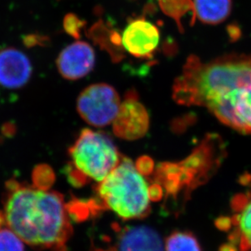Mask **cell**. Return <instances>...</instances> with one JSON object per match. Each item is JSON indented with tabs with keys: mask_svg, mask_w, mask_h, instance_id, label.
<instances>
[{
	"mask_svg": "<svg viewBox=\"0 0 251 251\" xmlns=\"http://www.w3.org/2000/svg\"><path fill=\"white\" fill-rule=\"evenodd\" d=\"M122 46L130 55L139 59H150L159 43L156 25L144 17L129 21L122 33Z\"/></svg>",
	"mask_w": 251,
	"mask_h": 251,
	"instance_id": "cell-9",
	"label": "cell"
},
{
	"mask_svg": "<svg viewBox=\"0 0 251 251\" xmlns=\"http://www.w3.org/2000/svg\"><path fill=\"white\" fill-rule=\"evenodd\" d=\"M95 251H116V250L114 249V248H112V249L110 250L97 249L95 250Z\"/></svg>",
	"mask_w": 251,
	"mask_h": 251,
	"instance_id": "cell-20",
	"label": "cell"
},
{
	"mask_svg": "<svg viewBox=\"0 0 251 251\" xmlns=\"http://www.w3.org/2000/svg\"><path fill=\"white\" fill-rule=\"evenodd\" d=\"M121 105V98L113 86L97 83L81 91L77 98L76 109L86 123L102 128L113 123Z\"/></svg>",
	"mask_w": 251,
	"mask_h": 251,
	"instance_id": "cell-6",
	"label": "cell"
},
{
	"mask_svg": "<svg viewBox=\"0 0 251 251\" xmlns=\"http://www.w3.org/2000/svg\"><path fill=\"white\" fill-rule=\"evenodd\" d=\"M5 225H6V222H5L4 215L3 212L0 211V228Z\"/></svg>",
	"mask_w": 251,
	"mask_h": 251,
	"instance_id": "cell-19",
	"label": "cell"
},
{
	"mask_svg": "<svg viewBox=\"0 0 251 251\" xmlns=\"http://www.w3.org/2000/svg\"><path fill=\"white\" fill-rule=\"evenodd\" d=\"M56 64L64 78L69 81L83 78L95 68V50L89 43L77 41L59 53Z\"/></svg>",
	"mask_w": 251,
	"mask_h": 251,
	"instance_id": "cell-10",
	"label": "cell"
},
{
	"mask_svg": "<svg viewBox=\"0 0 251 251\" xmlns=\"http://www.w3.org/2000/svg\"><path fill=\"white\" fill-rule=\"evenodd\" d=\"M32 65L27 55L14 48L0 50V85L15 90L28 83Z\"/></svg>",
	"mask_w": 251,
	"mask_h": 251,
	"instance_id": "cell-11",
	"label": "cell"
},
{
	"mask_svg": "<svg viewBox=\"0 0 251 251\" xmlns=\"http://www.w3.org/2000/svg\"><path fill=\"white\" fill-rule=\"evenodd\" d=\"M98 207L109 209L125 221L144 218L151 212V185L136 164L122 156L120 164L99 183Z\"/></svg>",
	"mask_w": 251,
	"mask_h": 251,
	"instance_id": "cell-4",
	"label": "cell"
},
{
	"mask_svg": "<svg viewBox=\"0 0 251 251\" xmlns=\"http://www.w3.org/2000/svg\"><path fill=\"white\" fill-rule=\"evenodd\" d=\"M116 251H165L159 233L147 226L117 228Z\"/></svg>",
	"mask_w": 251,
	"mask_h": 251,
	"instance_id": "cell-12",
	"label": "cell"
},
{
	"mask_svg": "<svg viewBox=\"0 0 251 251\" xmlns=\"http://www.w3.org/2000/svg\"><path fill=\"white\" fill-rule=\"evenodd\" d=\"M149 126L147 110L140 102L135 90H128L112 123L114 134L121 139L133 141L142 138Z\"/></svg>",
	"mask_w": 251,
	"mask_h": 251,
	"instance_id": "cell-8",
	"label": "cell"
},
{
	"mask_svg": "<svg viewBox=\"0 0 251 251\" xmlns=\"http://www.w3.org/2000/svg\"><path fill=\"white\" fill-rule=\"evenodd\" d=\"M24 243L10 227L0 228V251H25Z\"/></svg>",
	"mask_w": 251,
	"mask_h": 251,
	"instance_id": "cell-16",
	"label": "cell"
},
{
	"mask_svg": "<svg viewBox=\"0 0 251 251\" xmlns=\"http://www.w3.org/2000/svg\"><path fill=\"white\" fill-rule=\"evenodd\" d=\"M225 155L221 137L209 134L181 161L164 162L154 168L153 183L161 188L167 208L181 211L191 194L217 172Z\"/></svg>",
	"mask_w": 251,
	"mask_h": 251,
	"instance_id": "cell-3",
	"label": "cell"
},
{
	"mask_svg": "<svg viewBox=\"0 0 251 251\" xmlns=\"http://www.w3.org/2000/svg\"><path fill=\"white\" fill-rule=\"evenodd\" d=\"M178 104L204 107L230 128L251 134V56L225 55L208 62L186 59L175 79Z\"/></svg>",
	"mask_w": 251,
	"mask_h": 251,
	"instance_id": "cell-1",
	"label": "cell"
},
{
	"mask_svg": "<svg viewBox=\"0 0 251 251\" xmlns=\"http://www.w3.org/2000/svg\"><path fill=\"white\" fill-rule=\"evenodd\" d=\"M6 190L7 227L33 248L66 251L73 229L64 197L13 180L6 183Z\"/></svg>",
	"mask_w": 251,
	"mask_h": 251,
	"instance_id": "cell-2",
	"label": "cell"
},
{
	"mask_svg": "<svg viewBox=\"0 0 251 251\" xmlns=\"http://www.w3.org/2000/svg\"><path fill=\"white\" fill-rule=\"evenodd\" d=\"M71 163L66 174L72 185L81 187L95 180H104L121 162L116 145L107 133L89 128L82 129L69 150Z\"/></svg>",
	"mask_w": 251,
	"mask_h": 251,
	"instance_id": "cell-5",
	"label": "cell"
},
{
	"mask_svg": "<svg viewBox=\"0 0 251 251\" xmlns=\"http://www.w3.org/2000/svg\"><path fill=\"white\" fill-rule=\"evenodd\" d=\"M162 12L168 17L173 18L177 25L180 32L184 31L181 20L186 15H192L195 19V5L192 0H158Z\"/></svg>",
	"mask_w": 251,
	"mask_h": 251,
	"instance_id": "cell-14",
	"label": "cell"
},
{
	"mask_svg": "<svg viewBox=\"0 0 251 251\" xmlns=\"http://www.w3.org/2000/svg\"><path fill=\"white\" fill-rule=\"evenodd\" d=\"M34 187L48 190L54 180V174L49 167L42 165L34 170L33 175Z\"/></svg>",
	"mask_w": 251,
	"mask_h": 251,
	"instance_id": "cell-18",
	"label": "cell"
},
{
	"mask_svg": "<svg viewBox=\"0 0 251 251\" xmlns=\"http://www.w3.org/2000/svg\"><path fill=\"white\" fill-rule=\"evenodd\" d=\"M85 25L86 22L74 13L67 14L64 17L63 22L64 31L69 35L76 39L81 38V31L85 26Z\"/></svg>",
	"mask_w": 251,
	"mask_h": 251,
	"instance_id": "cell-17",
	"label": "cell"
},
{
	"mask_svg": "<svg viewBox=\"0 0 251 251\" xmlns=\"http://www.w3.org/2000/svg\"><path fill=\"white\" fill-rule=\"evenodd\" d=\"M195 15L204 24L218 25L232 11L231 0H194Z\"/></svg>",
	"mask_w": 251,
	"mask_h": 251,
	"instance_id": "cell-13",
	"label": "cell"
},
{
	"mask_svg": "<svg viewBox=\"0 0 251 251\" xmlns=\"http://www.w3.org/2000/svg\"><path fill=\"white\" fill-rule=\"evenodd\" d=\"M232 216L221 217L216 225L230 231V244L239 251H251V190L235 195L231 201Z\"/></svg>",
	"mask_w": 251,
	"mask_h": 251,
	"instance_id": "cell-7",
	"label": "cell"
},
{
	"mask_svg": "<svg viewBox=\"0 0 251 251\" xmlns=\"http://www.w3.org/2000/svg\"><path fill=\"white\" fill-rule=\"evenodd\" d=\"M165 251H201L195 235L189 232H174L164 243Z\"/></svg>",
	"mask_w": 251,
	"mask_h": 251,
	"instance_id": "cell-15",
	"label": "cell"
}]
</instances>
